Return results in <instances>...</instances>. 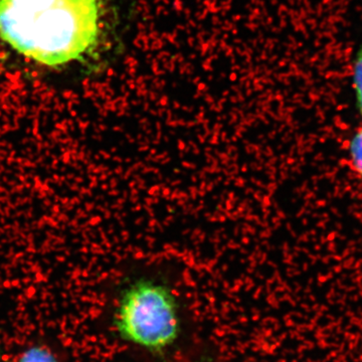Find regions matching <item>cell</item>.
<instances>
[{"label": "cell", "instance_id": "277c9868", "mask_svg": "<svg viewBox=\"0 0 362 362\" xmlns=\"http://www.w3.org/2000/svg\"><path fill=\"white\" fill-rule=\"evenodd\" d=\"M351 82L355 105L362 118V44L355 51L351 65Z\"/></svg>", "mask_w": 362, "mask_h": 362}, {"label": "cell", "instance_id": "6da1fadb", "mask_svg": "<svg viewBox=\"0 0 362 362\" xmlns=\"http://www.w3.org/2000/svg\"><path fill=\"white\" fill-rule=\"evenodd\" d=\"M105 27V0H0V45L40 67L94 60Z\"/></svg>", "mask_w": 362, "mask_h": 362}, {"label": "cell", "instance_id": "7a4b0ae2", "mask_svg": "<svg viewBox=\"0 0 362 362\" xmlns=\"http://www.w3.org/2000/svg\"><path fill=\"white\" fill-rule=\"evenodd\" d=\"M113 324L124 342L161 356L181 335L179 301L174 291L161 281L132 280L119 294Z\"/></svg>", "mask_w": 362, "mask_h": 362}, {"label": "cell", "instance_id": "5b68a950", "mask_svg": "<svg viewBox=\"0 0 362 362\" xmlns=\"http://www.w3.org/2000/svg\"><path fill=\"white\" fill-rule=\"evenodd\" d=\"M18 362H58L53 353L44 346H32L25 350Z\"/></svg>", "mask_w": 362, "mask_h": 362}, {"label": "cell", "instance_id": "3957f363", "mask_svg": "<svg viewBox=\"0 0 362 362\" xmlns=\"http://www.w3.org/2000/svg\"><path fill=\"white\" fill-rule=\"evenodd\" d=\"M347 152L350 167L362 184V125L350 137Z\"/></svg>", "mask_w": 362, "mask_h": 362}, {"label": "cell", "instance_id": "8992f818", "mask_svg": "<svg viewBox=\"0 0 362 362\" xmlns=\"http://www.w3.org/2000/svg\"><path fill=\"white\" fill-rule=\"evenodd\" d=\"M0 357H1V354H0Z\"/></svg>", "mask_w": 362, "mask_h": 362}]
</instances>
